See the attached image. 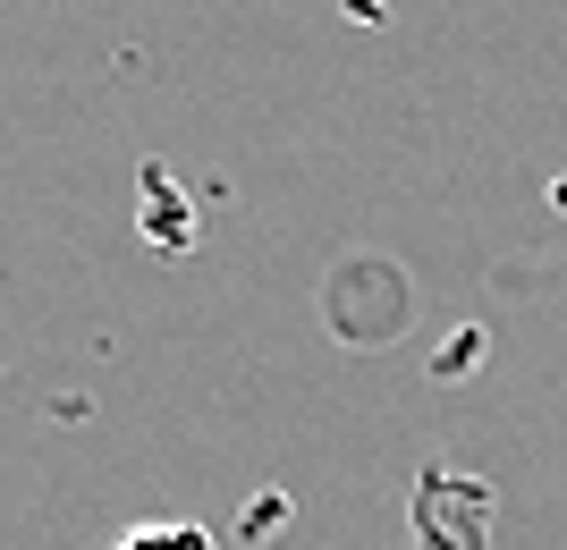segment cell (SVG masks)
<instances>
[{
  "label": "cell",
  "mask_w": 567,
  "mask_h": 550,
  "mask_svg": "<svg viewBox=\"0 0 567 550\" xmlns=\"http://www.w3.org/2000/svg\"><path fill=\"white\" fill-rule=\"evenodd\" d=\"M127 550H213V542H204V533H136Z\"/></svg>",
  "instance_id": "obj_1"
}]
</instances>
